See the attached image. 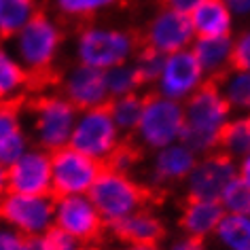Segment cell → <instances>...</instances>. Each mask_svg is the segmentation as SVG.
<instances>
[{
	"label": "cell",
	"mask_w": 250,
	"mask_h": 250,
	"mask_svg": "<svg viewBox=\"0 0 250 250\" xmlns=\"http://www.w3.org/2000/svg\"><path fill=\"white\" fill-rule=\"evenodd\" d=\"M223 208L218 202H210V199H193L189 197L180 214V227H183L185 235L197 237V240H206L208 235L214 233L218 221L223 218Z\"/></svg>",
	"instance_id": "cell-20"
},
{
	"label": "cell",
	"mask_w": 250,
	"mask_h": 250,
	"mask_svg": "<svg viewBox=\"0 0 250 250\" xmlns=\"http://www.w3.org/2000/svg\"><path fill=\"white\" fill-rule=\"evenodd\" d=\"M167 250H206V246H204V240H197V237L185 235V237H180L178 242H174Z\"/></svg>",
	"instance_id": "cell-37"
},
{
	"label": "cell",
	"mask_w": 250,
	"mask_h": 250,
	"mask_svg": "<svg viewBox=\"0 0 250 250\" xmlns=\"http://www.w3.org/2000/svg\"><path fill=\"white\" fill-rule=\"evenodd\" d=\"M164 58L166 55H161L157 51H153V49L140 45V49L132 58V64L136 68V72H138L142 85H153L155 81H157L159 72H161V66H164Z\"/></svg>",
	"instance_id": "cell-31"
},
{
	"label": "cell",
	"mask_w": 250,
	"mask_h": 250,
	"mask_svg": "<svg viewBox=\"0 0 250 250\" xmlns=\"http://www.w3.org/2000/svg\"><path fill=\"white\" fill-rule=\"evenodd\" d=\"M42 242H45L47 250H81L83 244H81L77 237L68 235L66 231H62L60 227H49L45 233H42Z\"/></svg>",
	"instance_id": "cell-33"
},
{
	"label": "cell",
	"mask_w": 250,
	"mask_h": 250,
	"mask_svg": "<svg viewBox=\"0 0 250 250\" xmlns=\"http://www.w3.org/2000/svg\"><path fill=\"white\" fill-rule=\"evenodd\" d=\"M53 2L60 15L68 17V20L91 21L100 13L117 7L119 0H53Z\"/></svg>",
	"instance_id": "cell-29"
},
{
	"label": "cell",
	"mask_w": 250,
	"mask_h": 250,
	"mask_svg": "<svg viewBox=\"0 0 250 250\" xmlns=\"http://www.w3.org/2000/svg\"><path fill=\"white\" fill-rule=\"evenodd\" d=\"M233 117L214 81H206L199 89L183 102V138L191 151L206 155L218 148V140Z\"/></svg>",
	"instance_id": "cell-1"
},
{
	"label": "cell",
	"mask_w": 250,
	"mask_h": 250,
	"mask_svg": "<svg viewBox=\"0 0 250 250\" xmlns=\"http://www.w3.org/2000/svg\"><path fill=\"white\" fill-rule=\"evenodd\" d=\"M104 77H106V87H108V96L110 98L136 93V91H140V87H145L132 62L110 68V70L104 72Z\"/></svg>",
	"instance_id": "cell-30"
},
{
	"label": "cell",
	"mask_w": 250,
	"mask_h": 250,
	"mask_svg": "<svg viewBox=\"0 0 250 250\" xmlns=\"http://www.w3.org/2000/svg\"><path fill=\"white\" fill-rule=\"evenodd\" d=\"M208 79H206L202 66L197 64L195 55L191 53V49H183V51L166 55L161 72L153 85L157 89L155 93L183 104Z\"/></svg>",
	"instance_id": "cell-10"
},
{
	"label": "cell",
	"mask_w": 250,
	"mask_h": 250,
	"mask_svg": "<svg viewBox=\"0 0 250 250\" xmlns=\"http://www.w3.org/2000/svg\"><path fill=\"white\" fill-rule=\"evenodd\" d=\"M214 235L227 250H250V218L244 214H223Z\"/></svg>",
	"instance_id": "cell-27"
},
{
	"label": "cell",
	"mask_w": 250,
	"mask_h": 250,
	"mask_svg": "<svg viewBox=\"0 0 250 250\" xmlns=\"http://www.w3.org/2000/svg\"><path fill=\"white\" fill-rule=\"evenodd\" d=\"M81 250H100V248H96V246H83Z\"/></svg>",
	"instance_id": "cell-42"
},
{
	"label": "cell",
	"mask_w": 250,
	"mask_h": 250,
	"mask_svg": "<svg viewBox=\"0 0 250 250\" xmlns=\"http://www.w3.org/2000/svg\"><path fill=\"white\" fill-rule=\"evenodd\" d=\"M138 49L140 39L132 30L110 23H87L79 30L74 41L77 64L91 66L104 72L132 62Z\"/></svg>",
	"instance_id": "cell-3"
},
{
	"label": "cell",
	"mask_w": 250,
	"mask_h": 250,
	"mask_svg": "<svg viewBox=\"0 0 250 250\" xmlns=\"http://www.w3.org/2000/svg\"><path fill=\"white\" fill-rule=\"evenodd\" d=\"M237 174V164L221 151L206 153L197 157L193 170L185 178L187 193L193 199H210L218 202L223 189L229 185V180Z\"/></svg>",
	"instance_id": "cell-11"
},
{
	"label": "cell",
	"mask_w": 250,
	"mask_h": 250,
	"mask_svg": "<svg viewBox=\"0 0 250 250\" xmlns=\"http://www.w3.org/2000/svg\"><path fill=\"white\" fill-rule=\"evenodd\" d=\"M136 159H138V151H136L134 146H129V145H125V142H121L117 148H115V153L110 155L108 159H106V167H110V170H117V172H123V174H127V170L136 164Z\"/></svg>",
	"instance_id": "cell-34"
},
{
	"label": "cell",
	"mask_w": 250,
	"mask_h": 250,
	"mask_svg": "<svg viewBox=\"0 0 250 250\" xmlns=\"http://www.w3.org/2000/svg\"><path fill=\"white\" fill-rule=\"evenodd\" d=\"M87 197L98 210L100 218L106 225H112L136 210H142L151 195L127 174L102 166V170L87 191Z\"/></svg>",
	"instance_id": "cell-4"
},
{
	"label": "cell",
	"mask_w": 250,
	"mask_h": 250,
	"mask_svg": "<svg viewBox=\"0 0 250 250\" xmlns=\"http://www.w3.org/2000/svg\"><path fill=\"white\" fill-rule=\"evenodd\" d=\"M193 41H195V34H193L189 15L172 9H161L146 23L140 45L153 49L161 55H170L189 49Z\"/></svg>",
	"instance_id": "cell-12"
},
{
	"label": "cell",
	"mask_w": 250,
	"mask_h": 250,
	"mask_svg": "<svg viewBox=\"0 0 250 250\" xmlns=\"http://www.w3.org/2000/svg\"><path fill=\"white\" fill-rule=\"evenodd\" d=\"M23 250H47L45 242H42V235H39V237H26Z\"/></svg>",
	"instance_id": "cell-39"
},
{
	"label": "cell",
	"mask_w": 250,
	"mask_h": 250,
	"mask_svg": "<svg viewBox=\"0 0 250 250\" xmlns=\"http://www.w3.org/2000/svg\"><path fill=\"white\" fill-rule=\"evenodd\" d=\"M51 159V195H87L89 187L102 170V164L79 153L72 146H62L49 153Z\"/></svg>",
	"instance_id": "cell-9"
},
{
	"label": "cell",
	"mask_w": 250,
	"mask_h": 250,
	"mask_svg": "<svg viewBox=\"0 0 250 250\" xmlns=\"http://www.w3.org/2000/svg\"><path fill=\"white\" fill-rule=\"evenodd\" d=\"M214 83L231 110H248V106H250V70L229 68Z\"/></svg>",
	"instance_id": "cell-24"
},
{
	"label": "cell",
	"mask_w": 250,
	"mask_h": 250,
	"mask_svg": "<svg viewBox=\"0 0 250 250\" xmlns=\"http://www.w3.org/2000/svg\"><path fill=\"white\" fill-rule=\"evenodd\" d=\"M53 225L81 244L93 242L104 229V221L87 195L53 197Z\"/></svg>",
	"instance_id": "cell-13"
},
{
	"label": "cell",
	"mask_w": 250,
	"mask_h": 250,
	"mask_svg": "<svg viewBox=\"0 0 250 250\" xmlns=\"http://www.w3.org/2000/svg\"><path fill=\"white\" fill-rule=\"evenodd\" d=\"M0 223L23 237H39L53 227V195H23L7 191L0 197Z\"/></svg>",
	"instance_id": "cell-8"
},
{
	"label": "cell",
	"mask_w": 250,
	"mask_h": 250,
	"mask_svg": "<svg viewBox=\"0 0 250 250\" xmlns=\"http://www.w3.org/2000/svg\"><path fill=\"white\" fill-rule=\"evenodd\" d=\"M121 136L123 134L117 129L108 108L98 106V108L89 110H79L68 146L77 148L79 153H83L104 166L106 159L121 145Z\"/></svg>",
	"instance_id": "cell-7"
},
{
	"label": "cell",
	"mask_w": 250,
	"mask_h": 250,
	"mask_svg": "<svg viewBox=\"0 0 250 250\" xmlns=\"http://www.w3.org/2000/svg\"><path fill=\"white\" fill-rule=\"evenodd\" d=\"M36 11V0H0V39L11 41Z\"/></svg>",
	"instance_id": "cell-26"
},
{
	"label": "cell",
	"mask_w": 250,
	"mask_h": 250,
	"mask_svg": "<svg viewBox=\"0 0 250 250\" xmlns=\"http://www.w3.org/2000/svg\"><path fill=\"white\" fill-rule=\"evenodd\" d=\"M199 2H202V0H161L164 9H172V11H178V13H185V15H189Z\"/></svg>",
	"instance_id": "cell-36"
},
{
	"label": "cell",
	"mask_w": 250,
	"mask_h": 250,
	"mask_svg": "<svg viewBox=\"0 0 250 250\" xmlns=\"http://www.w3.org/2000/svg\"><path fill=\"white\" fill-rule=\"evenodd\" d=\"M231 41L233 36H206L191 42V53L208 81H216L231 68Z\"/></svg>",
	"instance_id": "cell-19"
},
{
	"label": "cell",
	"mask_w": 250,
	"mask_h": 250,
	"mask_svg": "<svg viewBox=\"0 0 250 250\" xmlns=\"http://www.w3.org/2000/svg\"><path fill=\"white\" fill-rule=\"evenodd\" d=\"M223 155H227L237 164V161L246 159L250 153V119L246 115L242 117H231L229 123L225 125L218 148Z\"/></svg>",
	"instance_id": "cell-23"
},
{
	"label": "cell",
	"mask_w": 250,
	"mask_h": 250,
	"mask_svg": "<svg viewBox=\"0 0 250 250\" xmlns=\"http://www.w3.org/2000/svg\"><path fill=\"white\" fill-rule=\"evenodd\" d=\"M13 55L30 77V85L49 79L64 42V30L51 15L36 11L13 39Z\"/></svg>",
	"instance_id": "cell-2"
},
{
	"label": "cell",
	"mask_w": 250,
	"mask_h": 250,
	"mask_svg": "<svg viewBox=\"0 0 250 250\" xmlns=\"http://www.w3.org/2000/svg\"><path fill=\"white\" fill-rule=\"evenodd\" d=\"M62 96L77 110H89L108 104V87L104 70L83 64H74L62 79Z\"/></svg>",
	"instance_id": "cell-15"
},
{
	"label": "cell",
	"mask_w": 250,
	"mask_h": 250,
	"mask_svg": "<svg viewBox=\"0 0 250 250\" xmlns=\"http://www.w3.org/2000/svg\"><path fill=\"white\" fill-rule=\"evenodd\" d=\"M9 189H7V166L0 164V197L4 195Z\"/></svg>",
	"instance_id": "cell-41"
},
{
	"label": "cell",
	"mask_w": 250,
	"mask_h": 250,
	"mask_svg": "<svg viewBox=\"0 0 250 250\" xmlns=\"http://www.w3.org/2000/svg\"><path fill=\"white\" fill-rule=\"evenodd\" d=\"M227 4L233 17H248L250 13V0H223Z\"/></svg>",
	"instance_id": "cell-38"
},
{
	"label": "cell",
	"mask_w": 250,
	"mask_h": 250,
	"mask_svg": "<svg viewBox=\"0 0 250 250\" xmlns=\"http://www.w3.org/2000/svg\"><path fill=\"white\" fill-rule=\"evenodd\" d=\"M110 229L115 231L119 240L127 244H145V242L157 244L164 237V231H166L159 218L151 214V212H146L145 208L132 212V214L121 218V221L112 223Z\"/></svg>",
	"instance_id": "cell-21"
},
{
	"label": "cell",
	"mask_w": 250,
	"mask_h": 250,
	"mask_svg": "<svg viewBox=\"0 0 250 250\" xmlns=\"http://www.w3.org/2000/svg\"><path fill=\"white\" fill-rule=\"evenodd\" d=\"M30 112H32V138L39 148L51 153L68 145L79 110L62 93H47L36 98L30 104Z\"/></svg>",
	"instance_id": "cell-5"
},
{
	"label": "cell",
	"mask_w": 250,
	"mask_h": 250,
	"mask_svg": "<svg viewBox=\"0 0 250 250\" xmlns=\"http://www.w3.org/2000/svg\"><path fill=\"white\" fill-rule=\"evenodd\" d=\"M189 21L195 39L233 34V15L223 0H202L189 13Z\"/></svg>",
	"instance_id": "cell-18"
},
{
	"label": "cell",
	"mask_w": 250,
	"mask_h": 250,
	"mask_svg": "<svg viewBox=\"0 0 250 250\" xmlns=\"http://www.w3.org/2000/svg\"><path fill=\"white\" fill-rule=\"evenodd\" d=\"M30 87V77L20 64L13 51L0 42V102L21 100L23 91Z\"/></svg>",
	"instance_id": "cell-22"
},
{
	"label": "cell",
	"mask_w": 250,
	"mask_h": 250,
	"mask_svg": "<svg viewBox=\"0 0 250 250\" xmlns=\"http://www.w3.org/2000/svg\"><path fill=\"white\" fill-rule=\"evenodd\" d=\"M142 106H145V96L140 91H136V93H127V96L110 98L106 108H108L119 132L134 134L136 125L140 121V115H142Z\"/></svg>",
	"instance_id": "cell-25"
},
{
	"label": "cell",
	"mask_w": 250,
	"mask_h": 250,
	"mask_svg": "<svg viewBox=\"0 0 250 250\" xmlns=\"http://www.w3.org/2000/svg\"><path fill=\"white\" fill-rule=\"evenodd\" d=\"M30 148V138L21 125V100L0 102V164L11 166Z\"/></svg>",
	"instance_id": "cell-16"
},
{
	"label": "cell",
	"mask_w": 250,
	"mask_h": 250,
	"mask_svg": "<svg viewBox=\"0 0 250 250\" xmlns=\"http://www.w3.org/2000/svg\"><path fill=\"white\" fill-rule=\"evenodd\" d=\"M125 250H161L157 244H151V242H145V244H127Z\"/></svg>",
	"instance_id": "cell-40"
},
{
	"label": "cell",
	"mask_w": 250,
	"mask_h": 250,
	"mask_svg": "<svg viewBox=\"0 0 250 250\" xmlns=\"http://www.w3.org/2000/svg\"><path fill=\"white\" fill-rule=\"evenodd\" d=\"M136 140L145 148L159 151L183 138V104L159 93L145 96L140 121L136 125Z\"/></svg>",
	"instance_id": "cell-6"
},
{
	"label": "cell",
	"mask_w": 250,
	"mask_h": 250,
	"mask_svg": "<svg viewBox=\"0 0 250 250\" xmlns=\"http://www.w3.org/2000/svg\"><path fill=\"white\" fill-rule=\"evenodd\" d=\"M199 155L191 151L185 142H174L159 151H155L153 159V178L157 183H180L189 176Z\"/></svg>",
	"instance_id": "cell-17"
},
{
	"label": "cell",
	"mask_w": 250,
	"mask_h": 250,
	"mask_svg": "<svg viewBox=\"0 0 250 250\" xmlns=\"http://www.w3.org/2000/svg\"><path fill=\"white\" fill-rule=\"evenodd\" d=\"M7 189L23 195H51V159L42 148H28L7 166Z\"/></svg>",
	"instance_id": "cell-14"
},
{
	"label": "cell",
	"mask_w": 250,
	"mask_h": 250,
	"mask_svg": "<svg viewBox=\"0 0 250 250\" xmlns=\"http://www.w3.org/2000/svg\"><path fill=\"white\" fill-rule=\"evenodd\" d=\"M26 237L21 233H17L15 229L0 225V250H23Z\"/></svg>",
	"instance_id": "cell-35"
},
{
	"label": "cell",
	"mask_w": 250,
	"mask_h": 250,
	"mask_svg": "<svg viewBox=\"0 0 250 250\" xmlns=\"http://www.w3.org/2000/svg\"><path fill=\"white\" fill-rule=\"evenodd\" d=\"M218 204L225 214H244L248 216L250 212V178H244L235 174L229 180V185L223 189Z\"/></svg>",
	"instance_id": "cell-28"
},
{
	"label": "cell",
	"mask_w": 250,
	"mask_h": 250,
	"mask_svg": "<svg viewBox=\"0 0 250 250\" xmlns=\"http://www.w3.org/2000/svg\"><path fill=\"white\" fill-rule=\"evenodd\" d=\"M231 68L250 70V34L246 30L231 41Z\"/></svg>",
	"instance_id": "cell-32"
}]
</instances>
